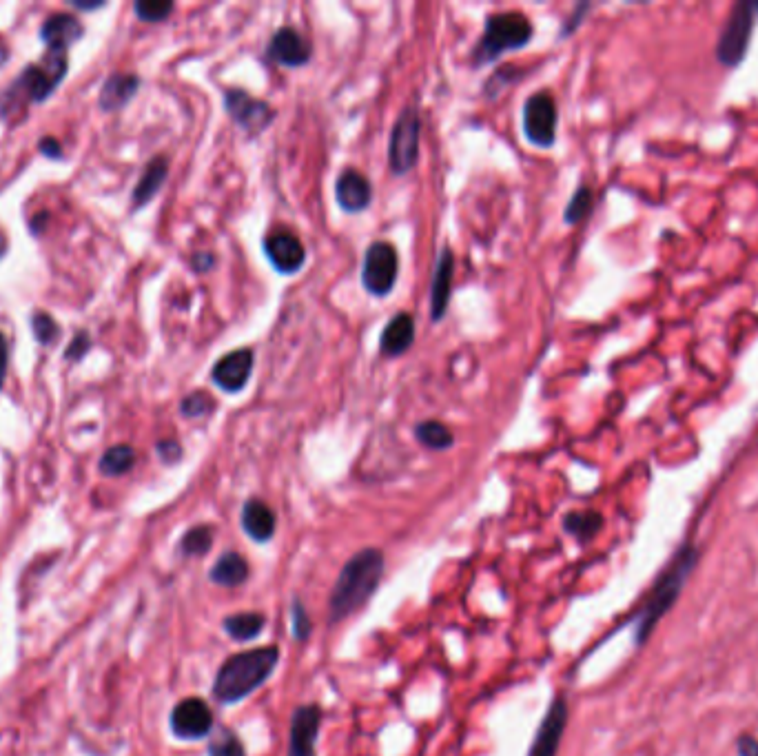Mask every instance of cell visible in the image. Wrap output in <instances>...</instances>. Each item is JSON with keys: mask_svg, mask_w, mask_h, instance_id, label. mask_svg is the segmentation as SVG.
<instances>
[{"mask_svg": "<svg viewBox=\"0 0 758 756\" xmlns=\"http://www.w3.org/2000/svg\"><path fill=\"white\" fill-rule=\"evenodd\" d=\"M209 577L213 584L224 588H235L247 581L249 577V561L238 553H224L218 561H215Z\"/></svg>", "mask_w": 758, "mask_h": 756, "instance_id": "24", "label": "cell"}, {"mask_svg": "<svg viewBox=\"0 0 758 756\" xmlns=\"http://www.w3.org/2000/svg\"><path fill=\"white\" fill-rule=\"evenodd\" d=\"M253 371V353L249 349L231 351L215 362L211 377L215 386H220L227 393H240L247 386Z\"/></svg>", "mask_w": 758, "mask_h": 756, "instance_id": "14", "label": "cell"}, {"mask_svg": "<svg viewBox=\"0 0 758 756\" xmlns=\"http://www.w3.org/2000/svg\"><path fill=\"white\" fill-rule=\"evenodd\" d=\"M384 572V555L375 548H364L346 561L333 586L329 601L331 619L342 621L355 615L379 586Z\"/></svg>", "mask_w": 758, "mask_h": 756, "instance_id": "2", "label": "cell"}, {"mask_svg": "<svg viewBox=\"0 0 758 756\" xmlns=\"http://www.w3.org/2000/svg\"><path fill=\"white\" fill-rule=\"evenodd\" d=\"M592 200H594V198H592V189L586 187V185H581V187L575 191V196L570 198L568 207H566V216H563V218H566L568 224H577V222H581V220L586 218L588 213H590V209H592Z\"/></svg>", "mask_w": 758, "mask_h": 756, "instance_id": "31", "label": "cell"}, {"mask_svg": "<svg viewBox=\"0 0 758 756\" xmlns=\"http://www.w3.org/2000/svg\"><path fill=\"white\" fill-rule=\"evenodd\" d=\"M696 561H699V550H696L692 544H685L679 553L674 555L670 566L661 572V577L657 579V584H654L650 597L645 599V604L637 615V626H634V632H637V643L648 641L652 630L657 628V623L665 617V612L676 604V599H679L685 581H688L690 572L696 566Z\"/></svg>", "mask_w": 758, "mask_h": 756, "instance_id": "3", "label": "cell"}, {"mask_svg": "<svg viewBox=\"0 0 758 756\" xmlns=\"http://www.w3.org/2000/svg\"><path fill=\"white\" fill-rule=\"evenodd\" d=\"M209 756H247L244 743L240 741L238 734L231 730H222L220 737H215L209 745Z\"/></svg>", "mask_w": 758, "mask_h": 756, "instance_id": "32", "label": "cell"}, {"mask_svg": "<svg viewBox=\"0 0 758 756\" xmlns=\"http://www.w3.org/2000/svg\"><path fill=\"white\" fill-rule=\"evenodd\" d=\"M169 176V162L165 156L153 158L149 165L142 171V176L138 180L136 189L131 193V207L133 211L142 209L145 204H149L153 198L158 196V191L165 185V180Z\"/></svg>", "mask_w": 758, "mask_h": 756, "instance_id": "21", "label": "cell"}, {"mask_svg": "<svg viewBox=\"0 0 758 756\" xmlns=\"http://www.w3.org/2000/svg\"><path fill=\"white\" fill-rule=\"evenodd\" d=\"M133 12L145 23H160V20L169 18L173 12V3H160V0H140L133 5Z\"/></svg>", "mask_w": 758, "mask_h": 756, "instance_id": "33", "label": "cell"}, {"mask_svg": "<svg viewBox=\"0 0 758 756\" xmlns=\"http://www.w3.org/2000/svg\"><path fill=\"white\" fill-rule=\"evenodd\" d=\"M85 34L83 23L71 14H56L47 18L43 27H40V40H43L47 49L67 51L71 45L78 43Z\"/></svg>", "mask_w": 758, "mask_h": 756, "instance_id": "19", "label": "cell"}, {"mask_svg": "<svg viewBox=\"0 0 758 756\" xmlns=\"http://www.w3.org/2000/svg\"><path fill=\"white\" fill-rule=\"evenodd\" d=\"M7 366H9V344L5 340V335L0 333V388H3V384H5Z\"/></svg>", "mask_w": 758, "mask_h": 756, "instance_id": "39", "label": "cell"}, {"mask_svg": "<svg viewBox=\"0 0 758 756\" xmlns=\"http://www.w3.org/2000/svg\"><path fill=\"white\" fill-rule=\"evenodd\" d=\"M419 136H422V118L417 107H406L397 116L391 142H388V162L395 176H404L411 171L419 156Z\"/></svg>", "mask_w": 758, "mask_h": 756, "instance_id": "7", "label": "cell"}, {"mask_svg": "<svg viewBox=\"0 0 758 756\" xmlns=\"http://www.w3.org/2000/svg\"><path fill=\"white\" fill-rule=\"evenodd\" d=\"M532 23L519 12H504L488 16L484 34L473 51V63L486 65L497 60L504 51L521 49L530 43Z\"/></svg>", "mask_w": 758, "mask_h": 756, "instance_id": "4", "label": "cell"}, {"mask_svg": "<svg viewBox=\"0 0 758 756\" xmlns=\"http://www.w3.org/2000/svg\"><path fill=\"white\" fill-rule=\"evenodd\" d=\"M335 196L337 204L346 213H360L371 204L373 187L364 173L357 169H344L335 182Z\"/></svg>", "mask_w": 758, "mask_h": 756, "instance_id": "17", "label": "cell"}, {"mask_svg": "<svg viewBox=\"0 0 758 756\" xmlns=\"http://www.w3.org/2000/svg\"><path fill=\"white\" fill-rule=\"evenodd\" d=\"M224 107H227L229 116L235 120V125L247 129L251 136L262 134L275 118V111L266 102L249 96L242 89H229L224 94Z\"/></svg>", "mask_w": 758, "mask_h": 756, "instance_id": "11", "label": "cell"}, {"mask_svg": "<svg viewBox=\"0 0 758 756\" xmlns=\"http://www.w3.org/2000/svg\"><path fill=\"white\" fill-rule=\"evenodd\" d=\"M213 546V528L211 526H193L180 539V553L184 557H202Z\"/></svg>", "mask_w": 758, "mask_h": 756, "instance_id": "29", "label": "cell"}, {"mask_svg": "<svg viewBox=\"0 0 758 756\" xmlns=\"http://www.w3.org/2000/svg\"><path fill=\"white\" fill-rule=\"evenodd\" d=\"M415 437L419 444L426 448H433V451H446V448H450L455 442L453 431H450L446 424L435 422V420H426L422 424H417Z\"/></svg>", "mask_w": 758, "mask_h": 756, "instance_id": "27", "label": "cell"}, {"mask_svg": "<svg viewBox=\"0 0 758 756\" xmlns=\"http://www.w3.org/2000/svg\"><path fill=\"white\" fill-rule=\"evenodd\" d=\"M5 251H7V240H5L3 233H0V258H3Z\"/></svg>", "mask_w": 758, "mask_h": 756, "instance_id": "44", "label": "cell"}, {"mask_svg": "<svg viewBox=\"0 0 758 756\" xmlns=\"http://www.w3.org/2000/svg\"><path fill=\"white\" fill-rule=\"evenodd\" d=\"M739 756H758V739L741 737L739 739Z\"/></svg>", "mask_w": 758, "mask_h": 756, "instance_id": "40", "label": "cell"}, {"mask_svg": "<svg viewBox=\"0 0 758 756\" xmlns=\"http://www.w3.org/2000/svg\"><path fill=\"white\" fill-rule=\"evenodd\" d=\"M280 661V650L275 646H264L233 655L220 666L213 681V697L224 706L247 699L251 692L258 690L271 677Z\"/></svg>", "mask_w": 758, "mask_h": 756, "instance_id": "1", "label": "cell"}, {"mask_svg": "<svg viewBox=\"0 0 758 756\" xmlns=\"http://www.w3.org/2000/svg\"><path fill=\"white\" fill-rule=\"evenodd\" d=\"M758 23V0H739L732 7L721 36L716 40V60L727 69L739 67L750 49Z\"/></svg>", "mask_w": 758, "mask_h": 756, "instance_id": "5", "label": "cell"}, {"mask_svg": "<svg viewBox=\"0 0 758 756\" xmlns=\"http://www.w3.org/2000/svg\"><path fill=\"white\" fill-rule=\"evenodd\" d=\"M266 623V617L260 615V612H238V615H231L224 619V630L227 635L235 641H251L262 632Z\"/></svg>", "mask_w": 758, "mask_h": 756, "instance_id": "25", "label": "cell"}, {"mask_svg": "<svg viewBox=\"0 0 758 756\" xmlns=\"http://www.w3.org/2000/svg\"><path fill=\"white\" fill-rule=\"evenodd\" d=\"M29 326H32L38 344L43 346H56L60 342V335H63L60 324L45 311H34L32 318H29Z\"/></svg>", "mask_w": 758, "mask_h": 756, "instance_id": "30", "label": "cell"}, {"mask_svg": "<svg viewBox=\"0 0 758 756\" xmlns=\"http://www.w3.org/2000/svg\"><path fill=\"white\" fill-rule=\"evenodd\" d=\"M215 402L211 400V395H207L204 391H196L187 395L180 404V411L184 417H191V420H196V417H204L209 415L213 411Z\"/></svg>", "mask_w": 758, "mask_h": 756, "instance_id": "34", "label": "cell"}, {"mask_svg": "<svg viewBox=\"0 0 758 756\" xmlns=\"http://www.w3.org/2000/svg\"><path fill=\"white\" fill-rule=\"evenodd\" d=\"M557 120L559 111L548 91L532 94L524 105V134L539 147H552L557 138Z\"/></svg>", "mask_w": 758, "mask_h": 756, "instance_id": "9", "label": "cell"}, {"mask_svg": "<svg viewBox=\"0 0 758 756\" xmlns=\"http://www.w3.org/2000/svg\"><path fill=\"white\" fill-rule=\"evenodd\" d=\"M133 464H136V451H133L131 446H111L109 451H105V455L100 457V473L107 477H120L127 475Z\"/></svg>", "mask_w": 758, "mask_h": 756, "instance_id": "26", "label": "cell"}, {"mask_svg": "<svg viewBox=\"0 0 758 756\" xmlns=\"http://www.w3.org/2000/svg\"><path fill=\"white\" fill-rule=\"evenodd\" d=\"M38 151L43 153V156L51 158V160H63V147H60V142L56 138H43L38 145Z\"/></svg>", "mask_w": 758, "mask_h": 756, "instance_id": "38", "label": "cell"}, {"mask_svg": "<svg viewBox=\"0 0 758 756\" xmlns=\"http://www.w3.org/2000/svg\"><path fill=\"white\" fill-rule=\"evenodd\" d=\"M242 528L255 541H269L275 535V513L262 499H249L242 508Z\"/></svg>", "mask_w": 758, "mask_h": 756, "instance_id": "23", "label": "cell"}, {"mask_svg": "<svg viewBox=\"0 0 758 756\" xmlns=\"http://www.w3.org/2000/svg\"><path fill=\"white\" fill-rule=\"evenodd\" d=\"M89 349H91V337H89V333L78 331L74 340H71V344L67 346L65 360L67 362H80L87 355Z\"/></svg>", "mask_w": 758, "mask_h": 756, "instance_id": "36", "label": "cell"}, {"mask_svg": "<svg viewBox=\"0 0 758 756\" xmlns=\"http://www.w3.org/2000/svg\"><path fill=\"white\" fill-rule=\"evenodd\" d=\"M291 628H293V635L297 641L309 639V635H311L309 612H306V608L302 606L300 599H295L293 606H291Z\"/></svg>", "mask_w": 758, "mask_h": 756, "instance_id": "35", "label": "cell"}, {"mask_svg": "<svg viewBox=\"0 0 758 756\" xmlns=\"http://www.w3.org/2000/svg\"><path fill=\"white\" fill-rule=\"evenodd\" d=\"M140 78L136 74H111L100 89V107L105 111H118L138 94Z\"/></svg>", "mask_w": 758, "mask_h": 756, "instance_id": "22", "label": "cell"}, {"mask_svg": "<svg viewBox=\"0 0 758 756\" xmlns=\"http://www.w3.org/2000/svg\"><path fill=\"white\" fill-rule=\"evenodd\" d=\"M7 60H9V47L5 43V38L0 36V67H5Z\"/></svg>", "mask_w": 758, "mask_h": 756, "instance_id": "42", "label": "cell"}, {"mask_svg": "<svg viewBox=\"0 0 758 756\" xmlns=\"http://www.w3.org/2000/svg\"><path fill=\"white\" fill-rule=\"evenodd\" d=\"M156 451L165 464H176L182 457V448L178 442H173V439H162V442H158Z\"/></svg>", "mask_w": 758, "mask_h": 756, "instance_id": "37", "label": "cell"}, {"mask_svg": "<svg viewBox=\"0 0 758 756\" xmlns=\"http://www.w3.org/2000/svg\"><path fill=\"white\" fill-rule=\"evenodd\" d=\"M322 710L317 706H302L293 712L289 734V756H315L317 732H320Z\"/></svg>", "mask_w": 758, "mask_h": 756, "instance_id": "16", "label": "cell"}, {"mask_svg": "<svg viewBox=\"0 0 758 756\" xmlns=\"http://www.w3.org/2000/svg\"><path fill=\"white\" fill-rule=\"evenodd\" d=\"M69 69L67 51L47 49L45 56L38 60L36 65H27L23 74L12 85L14 89L23 91V94L32 102H45L56 87L63 83Z\"/></svg>", "mask_w": 758, "mask_h": 756, "instance_id": "6", "label": "cell"}, {"mask_svg": "<svg viewBox=\"0 0 758 756\" xmlns=\"http://www.w3.org/2000/svg\"><path fill=\"white\" fill-rule=\"evenodd\" d=\"M213 730V712L209 703L198 697L182 699L171 710V732L184 741H198L209 737Z\"/></svg>", "mask_w": 758, "mask_h": 756, "instance_id": "10", "label": "cell"}, {"mask_svg": "<svg viewBox=\"0 0 758 756\" xmlns=\"http://www.w3.org/2000/svg\"><path fill=\"white\" fill-rule=\"evenodd\" d=\"M603 526V519L599 513H592V510H581V513H570L563 519V528L568 530L570 535H575L581 541H590L594 535L599 533Z\"/></svg>", "mask_w": 758, "mask_h": 756, "instance_id": "28", "label": "cell"}, {"mask_svg": "<svg viewBox=\"0 0 758 756\" xmlns=\"http://www.w3.org/2000/svg\"><path fill=\"white\" fill-rule=\"evenodd\" d=\"M397 273H399L397 249L391 242H373L364 255V267H362L364 289L371 295H377V298H384V295L393 291V286L397 282Z\"/></svg>", "mask_w": 758, "mask_h": 756, "instance_id": "8", "label": "cell"}, {"mask_svg": "<svg viewBox=\"0 0 758 756\" xmlns=\"http://www.w3.org/2000/svg\"><path fill=\"white\" fill-rule=\"evenodd\" d=\"M415 342V320L408 313H397L384 326L379 349L388 357H397L411 349Z\"/></svg>", "mask_w": 758, "mask_h": 756, "instance_id": "20", "label": "cell"}, {"mask_svg": "<svg viewBox=\"0 0 758 756\" xmlns=\"http://www.w3.org/2000/svg\"><path fill=\"white\" fill-rule=\"evenodd\" d=\"M215 264V258L211 253H196L193 255V269L196 271H209Z\"/></svg>", "mask_w": 758, "mask_h": 756, "instance_id": "41", "label": "cell"}, {"mask_svg": "<svg viewBox=\"0 0 758 756\" xmlns=\"http://www.w3.org/2000/svg\"><path fill=\"white\" fill-rule=\"evenodd\" d=\"M71 5H74L76 9H83V12H94V9H100L105 3H78V0H74Z\"/></svg>", "mask_w": 758, "mask_h": 756, "instance_id": "43", "label": "cell"}, {"mask_svg": "<svg viewBox=\"0 0 758 756\" xmlns=\"http://www.w3.org/2000/svg\"><path fill=\"white\" fill-rule=\"evenodd\" d=\"M566 725H568V703L563 699H555L552 701L550 710L546 712L544 721H541L539 725L537 737L535 741H532L528 756H557Z\"/></svg>", "mask_w": 758, "mask_h": 756, "instance_id": "15", "label": "cell"}, {"mask_svg": "<svg viewBox=\"0 0 758 756\" xmlns=\"http://www.w3.org/2000/svg\"><path fill=\"white\" fill-rule=\"evenodd\" d=\"M453 273H455V255L450 249L439 253L433 282H430V318L439 322L446 315L450 291H453Z\"/></svg>", "mask_w": 758, "mask_h": 756, "instance_id": "18", "label": "cell"}, {"mask_svg": "<svg viewBox=\"0 0 758 756\" xmlns=\"http://www.w3.org/2000/svg\"><path fill=\"white\" fill-rule=\"evenodd\" d=\"M264 253L280 273H295L306 260L302 240L291 231H271L264 240Z\"/></svg>", "mask_w": 758, "mask_h": 756, "instance_id": "13", "label": "cell"}, {"mask_svg": "<svg viewBox=\"0 0 758 756\" xmlns=\"http://www.w3.org/2000/svg\"><path fill=\"white\" fill-rule=\"evenodd\" d=\"M266 58L284 67H302L311 60V43L297 29L282 27L266 45Z\"/></svg>", "mask_w": 758, "mask_h": 756, "instance_id": "12", "label": "cell"}]
</instances>
